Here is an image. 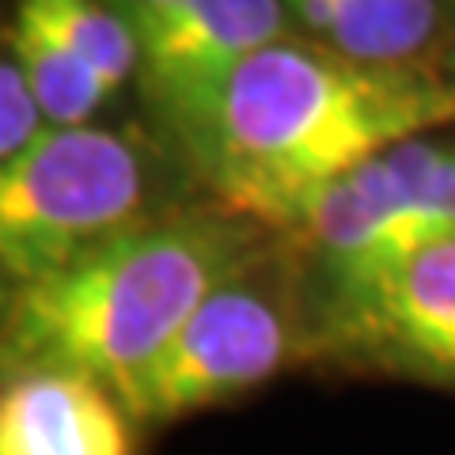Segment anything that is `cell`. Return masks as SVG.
<instances>
[{"label": "cell", "instance_id": "1", "mask_svg": "<svg viewBox=\"0 0 455 455\" xmlns=\"http://www.w3.org/2000/svg\"><path fill=\"white\" fill-rule=\"evenodd\" d=\"M451 122L455 84L277 38L224 80L190 145L228 205L296 224L349 167Z\"/></svg>", "mask_w": 455, "mask_h": 455}, {"label": "cell", "instance_id": "2", "mask_svg": "<svg viewBox=\"0 0 455 455\" xmlns=\"http://www.w3.org/2000/svg\"><path fill=\"white\" fill-rule=\"evenodd\" d=\"M235 269V235L205 220L133 224L38 277L12 281L8 353L95 376L133 403L194 307Z\"/></svg>", "mask_w": 455, "mask_h": 455}, {"label": "cell", "instance_id": "3", "mask_svg": "<svg viewBox=\"0 0 455 455\" xmlns=\"http://www.w3.org/2000/svg\"><path fill=\"white\" fill-rule=\"evenodd\" d=\"M145 202V160L118 133L50 125L0 164V259L27 281L133 228Z\"/></svg>", "mask_w": 455, "mask_h": 455}, {"label": "cell", "instance_id": "4", "mask_svg": "<svg viewBox=\"0 0 455 455\" xmlns=\"http://www.w3.org/2000/svg\"><path fill=\"white\" fill-rule=\"evenodd\" d=\"M296 224L341 300L455 232V148L425 137L398 140L323 187Z\"/></svg>", "mask_w": 455, "mask_h": 455}, {"label": "cell", "instance_id": "5", "mask_svg": "<svg viewBox=\"0 0 455 455\" xmlns=\"http://www.w3.org/2000/svg\"><path fill=\"white\" fill-rule=\"evenodd\" d=\"M292 353V326L269 292L220 281L179 326L164 357L125 406L140 418H175L259 387Z\"/></svg>", "mask_w": 455, "mask_h": 455}, {"label": "cell", "instance_id": "6", "mask_svg": "<svg viewBox=\"0 0 455 455\" xmlns=\"http://www.w3.org/2000/svg\"><path fill=\"white\" fill-rule=\"evenodd\" d=\"M284 31V0H187L164 38L140 57L167 114L194 133L224 80Z\"/></svg>", "mask_w": 455, "mask_h": 455}, {"label": "cell", "instance_id": "7", "mask_svg": "<svg viewBox=\"0 0 455 455\" xmlns=\"http://www.w3.org/2000/svg\"><path fill=\"white\" fill-rule=\"evenodd\" d=\"M338 311L357 338L433 376L455 379V232L341 296Z\"/></svg>", "mask_w": 455, "mask_h": 455}, {"label": "cell", "instance_id": "8", "mask_svg": "<svg viewBox=\"0 0 455 455\" xmlns=\"http://www.w3.org/2000/svg\"><path fill=\"white\" fill-rule=\"evenodd\" d=\"M0 455H133L122 403L88 372L31 364L0 398Z\"/></svg>", "mask_w": 455, "mask_h": 455}, {"label": "cell", "instance_id": "9", "mask_svg": "<svg viewBox=\"0 0 455 455\" xmlns=\"http://www.w3.org/2000/svg\"><path fill=\"white\" fill-rule=\"evenodd\" d=\"M323 46L372 65H406L429 46L436 0H284Z\"/></svg>", "mask_w": 455, "mask_h": 455}, {"label": "cell", "instance_id": "10", "mask_svg": "<svg viewBox=\"0 0 455 455\" xmlns=\"http://www.w3.org/2000/svg\"><path fill=\"white\" fill-rule=\"evenodd\" d=\"M8 50V57L31 80L50 125H84L114 92L38 0H16Z\"/></svg>", "mask_w": 455, "mask_h": 455}, {"label": "cell", "instance_id": "11", "mask_svg": "<svg viewBox=\"0 0 455 455\" xmlns=\"http://www.w3.org/2000/svg\"><path fill=\"white\" fill-rule=\"evenodd\" d=\"M38 4L50 12L53 23L88 57V65L110 88H118L140 65L137 38L110 0H38Z\"/></svg>", "mask_w": 455, "mask_h": 455}, {"label": "cell", "instance_id": "12", "mask_svg": "<svg viewBox=\"0 0 455 455\" xmlns=\"http://www.w3.org/2000/svg\"><path fill=\"white\" fill-rule=\"evenodd\" d=\"M46 130L50 118L31 80L23 76V68L12 57H4V65H0V164L23 156Z\"/></svg>", "mask_w": 455, "mask_h": 455}, {"label": "cell", "instance_id": "13", "mask_svg": "<svg viewBox=\"0 0 455 455\" xmlns=\"http://www.w3.org/2000/svg\"><path fill=\"white\" fill-rule=\"evenodd\" d=\"M451 68H455V53H451Z\"/></svg>", "mask_w": 455, "mask_h": 455}]
</instances>
